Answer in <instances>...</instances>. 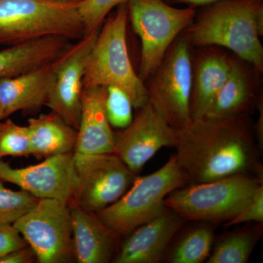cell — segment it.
<instances>
[{
    "label": "cell",
    "instance_id": "6da1fadb",
    "mask_svg": "<svg viewBox=\"0 0 263 263\" xmlns=\"http://www.w3.org/2000/svg\"><path fill=\"white\" fill-rule=\"evenodd\" d=\"M249 115L195 119L179 130L176 160L189 183L238 174L262 177L260 152Z\"/></svg>",
    "mask_w": 263,
    "mask_h": 263
},
{
    "label": "cell",
    "instance_id": "7a4b0ae2",
    "mask_svg": "<svg viewBox=\"0 0 263 263\" xmlns=\"http://www.w3.org/2000/svg\"><path fill=\"white\" fill-rule=\"evenodd\" d=\"M181 34L192 47L224 48L263 72V0H219L205 5Z\"/></svg>",
    "mask_w": 263,
    "mask_h": 263
},
{
    "label": "cell",
    "instance_id": "3957f363",
    "mask_svg": "<svg viewBox=\"0 0 263 263\" xmlns=\"http://www.w3.org/2000/svg\"><path fill=\"white\" fill-rule=\"evenodd\" d=\"M127 3L119 5L100 27L86 65L83 85L116 86L124 90L134 108L149 103L144 81L134 70L127 41Z\"/></svg>",
    "mask_w": 263,
    "mask_h": 263
},
{
    "label": "cell",
    "instance_id": "277c9868",
    "mask_svg": "<svg viewBox=\"0 0 263 263\" xmlns=\"http://www.w3.org/2000/svg\"><path fill=\"white\" fill-rule=\"evenodd\" d=\"M84 35L79 1L0 0V45L47 36L80 40Z\"/></svg>",
    "mask_w": 263,
    "mask_h": 263
},
{
    "label": "cell",
    "instance_id": "5b68a950",
    "mask_svg": "<svg viewBox=\"0 0 263 263\" xmlns=\"http://www.w3.org/2000/svg\"><path fill=\"white\" fill-rule=\"evenodd\" d=\"M189 184L187 178L171 156L165 164L148 176H138L129 190L112 205L96 213L100 220L118 237L129 235L166 209L164 199L176 189Z\"/></svg>",
    "mask_w": 263,
    "mask_h": 263
},
{
    "label": "cell",
    "instance_id": "8992f818",
    "mask_svg": "<svg viewBox=\"0 0 263 263\" xmlns=\"http://www.w3.org/2000/svg\"><path fill=\"white\" fill-rule=\"evenodd\" d=\"M263 177L238 174L209 182L189 183L171 192L164 205L183 219L228 222L247 205Z\"/></svg>",
    "mask_w": 263,
    "mask_h": 263
},
{
    "label": "cell",
    "instance_id": "52a82bcc",
    "mask_svg": "<svg viewBox=\"0 0 263 263\" xmlns=\"http://www.w3.org/2000/svg\"><path fill=\"white\" fill-rule=\"evenodd\" d=\"M127 8L132 27L141 40L139 76L145 82L193 22L197 9L179 8L163 0H129Z\"/></svg>",
    "mask_w": 263,
    "mask_h": 263
},
{
    "label": "cell",
    "instance_id": "ba28073f",
    "mask_svg": "<svg viewBox=\"0 0 263 263\" xmlns=\"http://www.w3.org/2000/svg\"><path fill=\"white\" fill-rule=\"evenodd\" d=\"M192 49L181 34L163 60L145 81L149 103L171 127L183 129L192 122Z\"/></svg>",
    "mask_w": 263,
    "mask_h": 263
},
{
    "label": "cell",
    "instance_id": "9c48e42d",
    "mask_svg": "<svg viewBox=\"0 0 263 263\" xmlns=\"http://www.w3.org/2000/svg\"><path fill=\"white\" fill-rule=\"evenodd\" d=\"M40 263H67L74 259L68 204L40 199L14 223Z\"/></svg>",
    "mask_w": 263,
    "mask_h": 263
},
{
    "label": "cell",
    "instance_id": "30bf717a",
    "mask_svg": "<svg viewBox=\"0 0 263 263\" xmlns=\"http://www.w3.org/2000/svg\"><path fill=\"white\" fill-rule=\"evenodd\" d=\"M74 160L78 186L72 202L95 214L117 202L138 176L116 154L74 152Z\"/></svg>",
    "mask_w": 263,
    "mask_h": 263
},
{
    "label": "cell",
    "instance_id": "8fae6325",
    "mask_svg": "<svg viewBox=\"0 0 263 263\" xmlns=\"http://www.w3.org/2000/svg\"><path fill=\"white\" fill-rule=\"evenodd\" d=\"M136 110L129 126L114 132V145L116 155L138 176L161 148H175L179 130L171 127L150 103Z\"/></svg>",
    "mask_w": 263,
    "mask_h": 263
},
{
    "label": "cell",
    "instance_id": "7c38bea8",
    "mask_svg": "<svg viewBox=\"0 0 263 263\" xmlns=\"http://www.w3.org/2000/svg\"><path fill=\"white\" fill-rule=\"evenodd\" d=\"M100 29L69 46L53 62V81L46 106L76 130L80 122L85 71Z\"/></svg>",
    "mask_w": 263,
    "mask_h": 263
},
{
    "label": "cell",
    "instance_id": "4fadbf2b",
    "mask_svg": "<svg viewBox=\"0 0 263 263\" xmlns=\"http://www.w3.org/2000/svg\"><path fill=\"white\" fill-rule=\"evenodd\" d=\"M0 180L13 183L39 199L70 205L78 186L74 152L47 157L41 163L13 168L0 160Z\"/></svg>",
    "mask_w": 263,
    "mask_h": 263
},
{
    "label": "cell",
    "instance_id": "5bb4252c",
    "mask_svg": "<svg viewBox=\"0 0 263 263\" xmlns=\"http://www.w3.org/2000/svg\"><path fill=\"white\" fill-rule=\"evenodd\" d=\"M262 73L233 54L228 79L205 117L222 119L249 115L263 102Z\"/></svg>",
    "mask_w": 263,
    "mask_h": 263
},
{
    "label": "cell",
    "instance_id": "9a60e30c",
    "mask_svg": "<svg viewBox=\"0 0 263 263\" xmlns=\"http://www.w3.org/2000/svg\"><path fill=\"white\" fill-rule=\"evenodd\" d=\"M233 54L217 46L192 49V119H200L208 110L229 75Z\"/></svg>",
    "mask_w": 263,
    "mask_h": 263
},
{
    "label": "cell",
    "instance_id": "2e32d148",
    "mask_svg": "<svg viewBox=\"0 0 263 263\" xmlns=\"http://www.w3.org/2000/svg\"><path fill=\"white\" fill-rule=\"evenodd\" d=\"M182 224V218L166 207L160 215L129 233L114 259V262H160Z\"/></svg>",
    "mask_w": 263,
    "mask_h": 263
},
{
    "label": "cell",
    "instance_id": "e0dca14e",
    "mask_svg": "<svg viewBox=\"0 0 263 263\" xmlns=\"http://www.w3.org/2000/svg\"><path fill=\"white\" fill-rule=\"evenodd\" d=\"M106 87H84L75 153L116 154L114 132L105 110Z\"/></svg>",
    "mask_w": 263,
    "mask_h": 263
},
{
    "label": "cell",
    "instance_id": "ac0fdd59",
    "mask_svg": "<svg viewBox=\"0 0 263 263\" xmlns=\"http://www.w3.org/2000/svg\"><path fill=\"white\" fill-rule=\"evenodd\" d=\"M74 259L79 263H107L113 258L118 236L95 213L70 203Z\"/></svg>",
    "mask_w": 263,
    "mask_h": 263
},
{
    "label": "cell",
    "instance_id": "d6986e66",
    "mask_svg": "<svg viewBox=\"0 0 263 263\" xmlns=\"http://www.w3.org/2000/svg\"><path fill=\"white\" fill-rule=\"evenodd\" d=\"M53 62L36 70L0 79V107L5 119L18 110H32L46 105L53 81Z\"/></svg>",
    "mask_w": 263,
    "mask_h": 263
},
{
    "label": "cell",
    "instance_id": "ffe728a7",
    "mask_svg": "<svg viewBox=\"0 0 263 263\" xmlns=\"http://www.w3.org/2000/svg\"><path fill=\"white\" fill-rule=\"evenodd\" d=\"M60 36L37 38L0 51V79L13 78L54 62L70 46Z\"/></svg>",
    "mask_w": 263,
    "mask_h": 263
},
{
    "label": "cell",
    "instance_id": "44dd1931",
    "mask_svg": "<svg viewBox=\"0 0 263 263\" xmlns=\"http://www.w3.org/2000/svg\"><path fill=\"white\" fill-rule=\"evenodd\" d=\"M27 128L31 156L38 160L75 152L77 130L54 112L30 118Z\"/></svg>",
    "mask_w": 263,
    "mask_h": 263
},
{
    "label": "cell",
    "instance_id": "7402d4cb",
    "mask_svg": "<svg viewBox=\"0 0 263 263\" xmlns=\"http://www.w3.org/2000/svg\"><path fill=\"white\" fill-rule=\"evenodd\" d=\"M261 233L260 226L254 229H241L228 233L217 242L207 262H248Z\"/></svg>",
    "mask_w": 263,
    "mask_h": 263
},
{
    "label": "cell",
    "instance_id": "603a6c76",
    "mask_svg": "<svg viewBox=\"0 0 263 263\" xmlns=\"http://www.w3.org/2000/svg\"><path fill=\"white\" fill-rule=\"evenodd\" d=\"M214 233L211 227L192 228L180 238L169 254L171 263H201L207 260L214 246Z\"/></svg>",
    "mask_w": 263,
    "mask_h": 263
},
{
    "label": "cell",
    "instance_id": "cb8c5ba5",
    "mask_svg": "<svg viewBox=\"0 0 263 263\" xmlns=\"http://www.w3.org/2000/svg\"><path fill=\"white\" fill-rule=\"evenodd\" d=\"M28 192L5 188L0 180V223L14 224L39 201Z\"/></svg>",
    "mask_w": 263,
    "mask_h": 263
},
{
    "label": "cell",
    "instance_id": "d4e9b609",
    "mask_svg": "<svg viewBox=\"0 0 263 263\" xmlns=\"http://www.w3.org/2000/svg\"><path fill=\"white\" fill-rule=\"evenodd\" d=\"M31 144L27 126H20L10 119L0 122V160L3 157H29Z\"/></svg>",
    "mask_w": 263,
    "mask_h": 263
},
{
    "label": "cell",
    "instance_id": "484cf974",
    "mask_svg": "<svg viewBox=\"0 0 263 263\" xmlns=\"http://www.w3.org/2000/svg\"><path fill=\"white\" fill-rule=\"evenodd\" d=\"M105 106L112 127L122 129L130 124L134 117V106L124 90L116 86H106Z\"/></svg>",
    "mask_w": 263,
    "mask_h": 263
},
{
    "label": "cell",
    "instance_id": "4316f807",
    "mask_svg": "<svg viewBox=\"0 0 263 263\" xmlns=\"http://www.w3.org/2000/svg\"><path fill=\"white\" fill-rule=\"evenodd\" d=\"M129 0H79V11L85 35L98 30L110 12Z\"/></svg>",
    "mask_w": 263,
    "mask_h": 263
},
{
    "label": "cell",
    "instance_id": "83f0119b",
    "mask_svg": "<svg viewBox=\"0 0 263 263\" xmlns=\"http://www.w3.org/2000/svg\"><path fill=\"white\" fill-rule=\"evenodd\" d=\"M247 222H263V183L256 190L250 200L233 219L224 223L226 227L238 226Z\"/></svg>",
    "mask_w": 263,
    "mask_h": 263
},
{
    "label": "cell",
    "instance_id": "f1b7e54d",
    "mask_svg": "<svg viewBox=\"0 0 263 263\" xmlns=\"http://www.w3.org/2000/svg\"><path fill=\"white\" fill-rule=\"evenodd\" d=\"M27 245L14 224L0 223V258Z\"/></svg>",
    "mask_w": 263,
    "mask_h": 263
},
{
    "label": "cell",
    "instance_id": "f546056e",
    "mask_svg": "<svg viewBox=\"0 0 263 263\" xmlns=\"http://www.w3.org/2000/svg\"><path fill=\"white\" fill-rule=\"evenodd\" d=\"M37 260L35 254L29 245L15 249L0 258V263H31Z\"/></svg>",
    "mask_w": 263,
    "mask_h": 263
},
{
    "label": "cell",
    "instance_id": "4dcf8cb0",
    "mask_svg": "<svg viewBox=\"0 0 263 263\" xmlns=\"http://www.w3.org/2000/svg\"><path fill=\"white\" fill-rule=\"evenodd\" d=\"M258 110V118L257 122L253 125L254 136H255L256 142L259 152L263 149V102L259 104L257 107Z\"/></svg>",
    "mask_w": 263,
    "mask_h": 263
},
{
    "label": "cell",
    "instance_id": "1f68e13d",
    "mask_svg": "<svg viewBox=\"0 0 263 263\" xmlns=\"http://www.w3.org/2000/svg\"><path fill=\"white\" fill-rule=\"evenodd\" d=\"M163 1L164 3L174 5V6L184 5L185 7H190V8L198 9V8L216 3V2L219 1V0H163Z\"/></svg>",
    "mask_w": 263,
    "mask_h": 263
},
{
    "label": "cell",
    "instance_id": "d6a6232c",
    "mask_svg": "<svg viewBox=\"0 0 263 263\" xmlns=\"http://www.w3.org/2000/svg\"><path fill=\"white\" fill-rule=\"evenodd\" d=\"M3 119H5L4 114H3V110H2V108L0 107V122L3 120Z\"/></svg>",
    "mask_w": 263,
    "mask_h": 263
},
{
    "label": "cell",
    "instance_id": "836d02e7",
    "mask_svg": "<svg viewBox=\"0 0 263 263\" xmlns=\"http://www.w3.org/2000/svg\"><path fill=\"white\" fill-rule=\"evenodd\" d=\"M65 1H79V0H65Z\"/></svg>",
    "mask_w": 263,
    "mask_h": 263
}]
</instances>
